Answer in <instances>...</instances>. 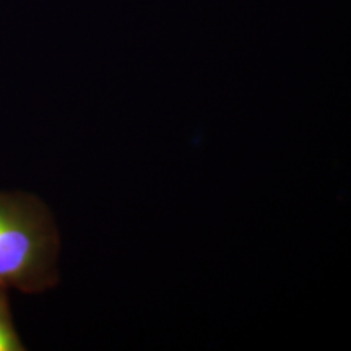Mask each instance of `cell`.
<instances>
[{
  "mask_svg": "<svg viewBox=\"0 0 351 351\" xmlns=\"http://www.w3.org/2000/svg\"><path fill=\"white\" fill-rule=\"evenodd\" d=\"M59 232L34 195L0 192V287L43 293L59 282Z\"/></svg>",
  "mask_w": 351,
  "mask_h": 351,
  "instance_id": "obj_1",
  "label": "cell"
},
{
  "mask_svg": "<svg viewBox=\"0 0 351 351\" xmlns=\"http://www.w3.org/2000/svg\"><path fill=\"white\" fill-rule=\"evenodd\" d=\"M23 343L13 326L10 306H8L7 288L0 287V351H21Z\"/></svg>",
  "mask_w": 351,
  "mask_h": 351,
  "instance_id": "obj_2",
  "label": "cell"
}]
</instances>
